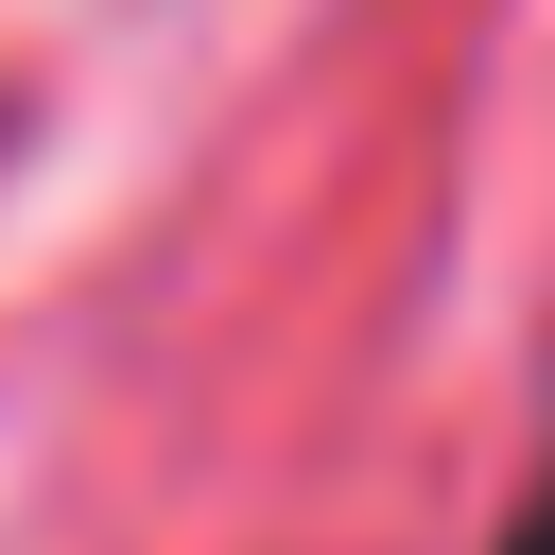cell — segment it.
Listing matches in <instances>:
<instances>
[{"label": "cell", "instance_id": "obj_1", "mask_svg": "<svg viewBox=\"0 0 555 555\" xmlns=\"http://www.w3.org/2000/svg\"><path fill=\"white\" fill-rule=\"evenodd\" d=\"M503 555H555V486H538V503H520V520H503Z\"/></svg>", "mask_w": 555, "mask_h": 555}]
</instances>
